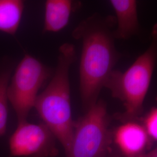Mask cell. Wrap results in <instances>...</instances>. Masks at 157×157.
<instances>
[{"instance_id": "ba28073f", "label": "cell", "mask_w": 157, "mask_h": 157, "mask_svg": "<svg viewBox=\"0 0 157 157\" xmlns=\"http://www.w3.org/2000/svg\"><path fill=\"white\" fill-rule=\"evenodd\" d=\"M116 14V27L113 31L115 39H129L140 33L137 15V3L135 0L110 1Z\"/></svg>"}, {"instance_id": "4fadbf2b", "label": "cell", "mask_w": 157, "mask_h": 157, "mask_svg": "<svg viewBox=\"0 0 157 157\" xmlns=\"http://www.w3.org/2000/svg\"><path fill=\"white\" fill-rule=\"evenodd\" d=\"M137 157H157V148L151 150L150 151H147Z\"/></svg>"}, {"instance_id": "7a4b0ae2", "label": "cell", "mask_w": 157, "mask_h": 157, "mask_svg": "<svg viewBox=\"0 0 157 157\" xmlns=\"http://www.w3.org/2000/svg\"><path fill=\"white\" fill-rule=\"evenodd\" d=\"M75 58L73 44L61 45L56 71L45 90L38 95L34 107L43 124L61 144L65 154L69 150L74 133L69 72Z\"/></svg>"}, {"instance_id": "9c48e42d", "label": "cell", "mask_w": 157, "mask_h": 157, "mask_svg": "<svg viewBox=\"0 0 157 157\" xmlns=\"http://www.w3.org/2000/svg\"><path fill=\"white\" fill-rule=\"evenodd\" d=\"M73 1L70 0H48L45 4L44 31L58 32L68 24L73 11Z\"/></svg>"}, {"instance_id": "5bb4252c", "label": "cell", "mask_w": 157, "mask_h": 157, "mask_svg": "<svg viewBox=\"0 0 157 157\" xmlns=\"http://www.w3.org/2000/svg\"><path fill=\"white\" fill-rule=\"evenodd\" d=\"M107 157H124L119 152L115 151L113 150H111L109 154H108Z\"/></svg>"}, {"instance_id": "8fae6325", "label": "cell", "mask_w": 157, "mask_h": 157, "mask_svg": "<svg viewBox=\"0 0 157 157\" xmlns=\"http://www.w3.org/2000/svg\"><path fill=\"white\" fill-rule=\"evenodd\" d=\"M10 71L0 73V137L6 133L8 119L7 89L9 84Z\"/></svg>"}, {"instance_id": "8992f818", "label": "cell", "mask_w": 157, "mask_h": 157, "mask_svg": "<svg viewBox=\"0 0 157 157\" xmlns=\"http://www.w3.org/2000/svg\"><path fill=\"white\" fill-rule=\"evenodd\" d=\"M56 139L44 124L19 122L10 139L12 157H55L58 154Z\"/></svg>"}, {"instance_id": "30bf717a", "label": "cell", "mask_w": 157, "mask_h": 157, "mask_svg": "<svg viewBox=\"0 0 157 157\" xmlns=\"http://www.w3.org/2000/svg\"><path fill=\"white\" fill-rule=\"evenodd\" d=\"M24 10L21 0H0V31L13 35L19 28Z\"/></svg>"}, {"instance_id": "52a82bcc", "label": "cell", "mask_w": 157, "mask_h": 157, "mask_svg": "<svg viewBox=\"0 0 157 157\" xmlns=\"http://www.w3.org/2000/svg\"><path fill=\"white\" fill-rule=\"evenodd\" d=\"M112 142L124 157H137L151 147L150 140L143 125L134 121L123 122L112 132Z\"/></svg>"}, {"instance_id": "7c38bea8", "label": "cell", "mask_w": 157, "mask_h": 157, "mask_svg": "<svg viewBox=\"0 0 157 157\" xmlns=\"http://www.w3.org/2000/svg\"><path fill=\"white\" fill-rule=\"evenodd\" d=\"M152 143L157 140V109L153 107L146 114L141 124Z\"/></svg>"}, {"instance_id": "3957f363", "label": "cell", "mask_w": 157, "mask_h": 157, "mask_svg": "<svg viewBox=\"0 0 157 157\" xmlns=\"http://www.w3.org/2000/svg\"><path fill=\"white\" fill-rule=\"evenodd\" d=\"M157 49L156 34H154L148 49L124 72L113 70L104 84L112 97L124 104V112L117 116L122 123L136 121L143 112L156 63Z\"/></svg>"}, {"instance_id": "5b68a950", "label": "cell", "mask_w": 157, "mask_h": 157, "mask_svg": "<svg viewBox=\"0 0 157 157\" xmlns=\"http://www.w3.org/2000/svg\"><path fill=\"white\" fill-rule=\"evenodd\" d=\"M50 74L48 67L28 54L18 64L7 89L8 99L16 113L18 123L27 121L39 91Z\"/></svg>"}, {"instance_id": "6da1fadb", "label": "cell", "mask_w": 157, "mask_h": 157, "mask_svg": "<svg viewBox=\"0 0 157 157\" xmlns=\"http://www.w3.org/2000/svg\"><path fill=\"white\" fill-rule=\"evenodd\" d=\"M116 18L96 13L82 21L72 37L82 42L80 62V93L85 112L98 100L107 78L121 54L115 45Z\"/></svg>"}, {"instance_id": "277c9868", "label": "cell", "mask_w": 157, "mask_h": 157, "mask_svg": "<svg viewBox=\"0 0 157 157\" xmlns=\"http://www.w3.org/2000/svg\"><path fill=\"white\" fill-rule=\"evenodd\" d=\"M107 105L98 100L75 122L73 139L66 157H107L111 151L112 132Z\"/></svg>"}]
</instances>
